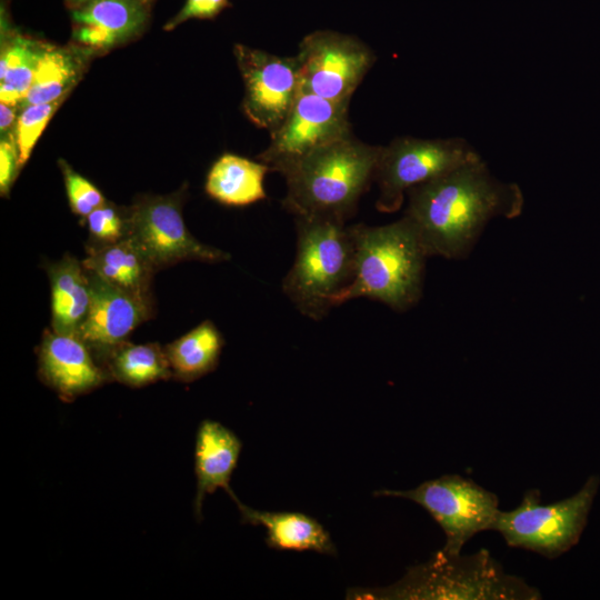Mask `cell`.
Instances as JSON below:
<instances>
[{"label": "cell", "instance_id": "cell-1", "mask_svg": "<svg viewBox=\"0 0 600 600\" xmlns=\"http://www.w3.org/2000/svg\"><path fill=\"white\" fill-rule=\"evenodd\" d=\"M407 196L403 216L428 256L446 259L467 257L491 219L516 218L524 204L519 186L496 179L482 159L418 184Z\"/></svg>", "mask_w": 600, "mask_h": 600}, {"label": "cell", "instance_id": "cell-2", "mask_svg": "<svg viewBox=\"0 0 600 600\" xmlns=\"http://www.w3.org/2000/svg\"><path fill=\"white\" fill-rule=\"evenodd\" d=\"M381 148L352 133L311 151L282 173L287 184L282 207L294 218L346 223L374 182Z\"/></svg>", "mask_w": 600, "mask_h": 600}, {"label": "cell", "instance_id": "cell-3", "mask_svg": "<svg viewBox=\"0 0 600 600\" xmlns=\"http://www.w3.org/2000/svg\"><path fill=\"white\" fill-rule=\"evenodd\" d=\"M354 272L351 282L332 299V308L364 297L396 311L414 307L422 296L429 258L412 222L402 217L389 224L351 226Z\"/></svg>", "mask_w": 600, "mask_h": 600}, {"label": "cell", "instance_id": "cell-4", "mask_svg": "<svg viewBox=\"0 0 600 600\" xmlns=\"http://www.w3.org/2000/svg\"><path fill=\"white\" fill-rule=\"evenodd\" d=\"M348 598L407 600H537L540 591L504 572L486 549L461 556L442 549L386 588L352 589Z\"/></svg>", "mask_w": 600, "mask_h": 600}, {"label": "cell", "instance_id": "cell-5", "mask_svg": "<svg viewBox=\"0 0 600 600\" xmlns=\"http://www.w3.org/2000/svg\"><path fill=\"white\" fill-rule=\"evenodd\" d=\"M294 221L296 258L281 288L301 314L318 321L329 313L332 299L353 278L351 226L312 217H298Z\"/></svg>", "mask_w": 600, "mask_h": 600}, {"label": "cell", "instance_id": "cell-6", "mask_svg": "<svg viewBox=\"0 0 600 600\" xmlns=\"http://www.w3.org/2000/svg\"><path fill=\"white\" fill-rule=\"evenodd\" d=\"M599 483L592 474L577 493L549 504L540 502L539 490H528L517 508L499 511L492 530L510 547L558 558L578 543Z\"/></svg>", "mask_w": 600, "mask_h": 600}, {"label": "cell", "instance_id": "cell-7", "mask_svg": "<svg viewBox=\"0 0 600 600\" xmlns=\"http://www.w3.org/2000/svg\"><path fill=\"white\" fill-rule=\"evenodd\" d=\"M374 496L411 500L422 507L446 536L442 550L461 553L477 533L492 530L500 511L498 497L460 474H443L408 490L380 489Z\"/></svg>", "mask_w": 600, "mask_h": 600}, {"label": "cell", "instance_id": "cell-8", "mask_svg": "<svg viewBox=\"0 0 600 600\" xmlns=\"http://www.w3.org/2000/svg\"><path fill=\"white\" fill-rule=\"evenodd\" d=\"M480 159L460 138H396L381 148L374 174L379 189L376 207L380 212L393 213L411 188Z\"/></svg>", "mask_w": 600, "mask_h": 600}, {"label": "cell", "instance_id": "cell-9", "mask_svg": "<svg viewBox=\"0 0 600 600\" xmlns=\"http://www.w3.org/2000/svg\"><path fill=\"white\" fill-rule=\"evenodd\" d=\"M128 237L137 244L154 269L180 261L221 262L230 254L200 242L186 227L180 192L171 196H148L128 211Z\"/></svg>", "mask_w": 600, "mask_h": 600}, {"label": "cell", "instance_id": "cell-10", "mask_svg": "<svg viewBox=\"0 0 600 600\" xmlns=\"http://www.w3.org/2000/svg\"><path fill=\"white\" fill-rule=\"evenodd\" d=\"M301 88L326 99L349 102L376 61L360 39L331 30H317L299 43L296 56Z\"/></svg>", "mask_w": 600, "mask_h": 600}, {"label": "cell", "instance_id": "cell-11", "mask_svg": "<svg viewBox=\"0 0 600 600\" xmlns=\"http://www.w3.org/2000/svg\"><path fill=\"white\" fill-rule=\"evenodd\" d=\"M348 110L349 102L332 101L300 87L286 120L270 134L258 160L282 174L311 151L352 134Z\"/></svg>", "mask_w": 600, "mask_h": 600}, {"label": "cell", "instance_id": "cell-12", "mask_svg": "<svg viewBox=\"0 0 600 600\" xmlns=\"http://www.w3.org/2000/svg\"><path fill=\"white\" fill-rule=\"evenodd\" d=\"M233 51L244 86L242 110L254 126L271 134L283 123L300 91L298 59L244 44H236Z\"/></svg>", "mask_w": 600, "mask_h": 600}, {"label": "cell", "instance_id": "cell-13", "mask_svg": "<svg viewBox=\"0 0 600 600\" xmlns=\"http://www.w3.org/2000/svg\"><path fill=\"white\" fill-rule=\"evenodd\" d=\"M91 301L80 337L104 358L151 316V301L133 296L89 272Z\"/></svg>", "mask_w": 600, "mask_h": 600}, {"label": "cell", "instance_id": "cell-14", "mask_svg": "<svg viewBox=\"0 0 600 600\" xmlns=\"http://www.w3.org/2000/svg\"><path fill=\"white\" fill-rule=\"evenodd\" d=\"M149 4L141 0H87L71 8L72 40L90 56L103 53L144 29Z\"/></svg>", "mask_w": 600, "mask_h": 600}, {"label": "cell", "instance_id": "cell-15", "mask_svg": "<svg viewBox=\"0 0 600 600\" xmlns=\"http://www.w3.org/2000/svg\"><path fill=\"white\" fill-rule=\"evenodd\" d=\"M38 359L40 378L66 401L97 389L110 378L76 334L46 331Z\"/></svg>", "mask_w": 600, "mask_h": 600}, {"label": "cell", "instance_id": "cell-16", "mask_svg": "<svg viewBox=\"0 0 600 600\" xmlns=\"http://www.w3.org/2000/svg\"><path fill=\"white\" fill-rule=\"evenodd\" d=\"M241 449L240 438L222 423L211 419L200 422L194 446V513L199 520L207 494L223 489L234 502L238 500L230 487V480L238 466Z\"/></svg>", "mask_w": 600, "mask_h": 600}, {"label": "cell", "instance_id": "cell-17", "mask_svg": "<svg viewBox=\"0 0 600 600\" xmlns=\"http://www.w3.org/2000/svg\"><path fill=\"white\" fill-rule=\"evenodd\" d=\"M242 523L262 526L269 548L283 551H313L334 556L329 532L314 518L294 511H262L236 501Z\"/></svg>", "mask_w": 600, "mask_h": 600}, {"label": "cell", "instance_id": "cell-18", "mask_svg": "<svg viewBox=\"0 0 600 600\" xmlns=\"http://www.w3.org/2000/svg\"><path fill=\"white\" fill-rule=\"evenodd\" d=\"M82 264L104 281L151 301L150 286L156 269L129 237L87 248Z\"/></svg>", "mask_w": 600, "mask_h": 600}, {"label": "cell", "instance_id": "cell-19", "mask_svg": "<svg viewBox=\"0 0 600 600\" xmlns=\"http://www.w3.org/2000/svg\"><path fill=\"white\" fill-rule=\"evenodd\" d=\"M52 331L78 336L90 308L88 271L71 256L49 266Z\"/></svg>", "mask_w": 600, "mask_h": 600}, {"label": "cell", "instance_id": "cell-20", "mask_svg": "<svg viewBox=\"0 0 600 600\" xmlns=\"http://www.w3.org/2000/svg\"><path fill=\"white\" fill-rule=\"evenodd\" d=\"M271 169L261 161L223 153L208 171L204 189L213 200L243 207L266 199L264 178Z\"/></svg>", "mask_w": 600, "mask_h": 600}, {"label": "cell", "instance_id": "cell-21", "mask_svg": "<svg viewBox=\"0 0 600 600\" xmlns=\"http://www.w3.org/2000/svg\"><path fill=\"white\" fill-rule=\"evenodd\" d=\"M91 56L82 49L43 44L31 87L19 106L64 100L81 77Z\"/></svg>", "mask_w": 600, "mask_h": 600}, {"label": "cell", "instance_id": "cell-22", "mask_svg": "<svg viewBox=\"0 0 600 600\" xmlns=\"http://www.w3.org/2000/svg\"><path fill=\"white\" fill-rule=\"evenodd\" d=\"M223 338L210 320L164 347L172 376L192 382L212 372L220 359Z\"/></svg>", "mask_w": 600, "mask_h": 600}, {"label": "cell", "instance_id": "cell-23", "mask_svg": "<svg viewBox=\"0 0 600 600\" xmlns=\"http://www.w3.org/2000/svg\"><path fill=\"white\" fill-rule=\"evenodd\" d=\"M0 101L19 104L27 96L44 42L2 30Z\"/></svg>", "mask_w": 600, "mask_h": 600}, {"label": "cell", "instance_id": "cell-24", "mask_svg": "<svg viewBox=\"0 0 600 600\" xmlns=\"http://www.w3.org/2000/svg\"><path fill=\"white\" fill-rule=\"evenodd\" d=\"M110 378L130 387H143L172 377L164 348L158 343L123 342L106 357Z\"/></svg>", "mask_w": 600, "mask_h": 600}, {"label": "cell", "instance_id": "cell-25", "mask_svg": "<svg viewBox=\"0 0 600 600\" xmlns=\"http://www.w3.org/2000/svg\"><path fill=\"white\" fill-rule=\"evenodd\" d=\"M63 101L64 100H58L20 107L14 127V139L19 151V163L21 168L29 160L38 139Z\"/></svg>", "mask_w": 600, "mask_h": 600}, {"label": "cell", "instance_id": "cell-26", "mask_svg": "<svg viewBox=\"0 0 600 600\" xmlns=\"http://www.w3.org/2000/svg\"><path fill=\"white\" fill-rule=\"evenodd\" d=\"M64 179L68 201L73 213L87 217L107 201L100 190L88 179L76 172L66 161L59 160Z\"/></svg>", "mask_w": 600, "mask_h": 600}, {"label": "cell", "instance_id": "cell-27", "mask_svg": "<svg viewBox=\"0 0 600 600\" xmlns=\"http://www.w3.org/2000/svg\"><path fill=\"white\" fill-rule=\"evenodd\" d=\"M86 221L98 243H113L128 237L127 216L108 202L88 214Z\"/></svg>", "mask_w": 600, "mask_h": 600}, {"label": "cell", "instance_id": "cell-28", "mask_svg": "<svg viewBox=\"0 0 600 600\" xmlns=\"http://www.w3.org/2000/svg\"><path fill=\"white\" fill-rule=\"evenodd\" d=\"M21 169L14 133L0 140V192L7 196Z\"/></svg>", "mask_w": 600, "mask_h": 600}, {"label": "cell", "instance_id": "cell-29", "mask_svg": "<svg viewBox=\"0 0 600 600\" xmlns=\"http://www.w3.org/2000/svg\"><path fill=\"white\" fill-rule=\"evenodd\" d=\"M229 0H187L183 8L166 24L172 30L189 19H210L216 17L228 4Z\"/></svg>", "mask_w": 600, "mask_h": 600}, {"label": "cell", "instance_id": "cell-30", "mask_svg": "<svg viewBox=\"0 0 600 600\" xmlns=\"http://www.w3.org/2000/svg\"><path fill=\"white\" fill-rule=\"evenodd\" d=\"M20 106L0 101V133L1 137L13 134Z\"/></svg>", "mask_w": 600, "mask_h": 600}, {"label": "cell", "instance_id": "cell-31", "mask_svg": "<svg viewBox=\"0 0 600 600\" xmlns=\"http://www.w3.org/2000/svg\"><path fill=\"white\" fill-rule=\"evenodd\" d=\"M84 1H87V0H66L67 4L70 7V9L78 6V4H80V3H82V2H84ZM141 1H143L144 3H148V4L151 2V0H141Z\"/></svg>", "mask_w": 600, "mask_h": 600}]
</instances>
